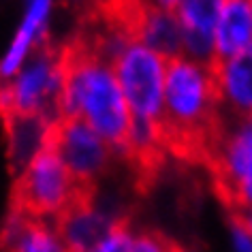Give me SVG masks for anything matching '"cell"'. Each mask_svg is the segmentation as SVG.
Listing matches in <instances>:
<instances>
[{
	"label": "cell",
	"mask_w": 252,
	"mask_h": 252,
	"mask_svg": "<svg viewBox=\"0 0 252 252\" xmlns=\"http://www.w3.org/2000/svg\"><path fill=\"white\" fill-rule=\"evenodd\" d=\"M158 133L167 154L207 165L224 135L222 98L210 66L184 56L167 60Z\"/></svg>",
	"instance_id": "6da1fadb"
},
{
	"label": "cell",
	"mask_w": 252,
	"mask_h": 252,
	"mask_svg": "<svg viewBox=\"0 0 252 252\" xmlns=\"http://www.w3.org/2000/svg\"><path fill=\"white\" fill-rule=\"evenodd\" d=\"M60 116L81 118L124 158L130 139V111L116 71L79 32L60 47Z\"/></svg>",
	"instance_id": "7a4b0ae2"
},
{
	"label": "cell",
	"mask_w": 252,
	"mask_h": 252,
	"mask_svg": "<svg viewBox=\"0 0 252 252\" xmlns=\"http://www.w3.org/2000/svg\"><path fill=\"white\" fill-rule=\"evenodd\" d=\"M92 184H81L60 160L58 152L43 141V148L15 178L11 192V212L32 218H56L71 205V201Z\"/></svg>",
	"instance_id": "3957f363"
},
{
	"label": "cell",
	"mask_w": 252,
	"mask_h": 252,
	"mask_svg": "<svg viewBox=\"0 0 252 252\" xmlns=\"http://www.w3.org/2000/svg\"><path fill=\"white\" fill-rule=\"evenodd\" d=\"M58 98L60 47L43 36L30 60L15 73V79H0V116L15 111L54 122L60 118Z\"/></svg>",
	"instance_id": "277c9868"
},
{
	"label": "cell",
	"mask_w": 252,
	"mask_h": 252,
	"mask_svg": "<svg viewBox=\"0 0 252 252\" xmlns=\"http://www.w3.org/2000/svg\"><path fill=\"white\" fill-rule=\"evenodd\" d=\"M224 113V111H222ZM218 194L239 212L252 205V118L224 113V135L207 160Z\"/></svg>",
	"instance_id": "5b68a950"
},
{
	"label": "cell",
	"mask_w": 252,
	"mask_h": 252,
	"mask_svg": "<svg viewBox=\"0 0 252 252\" xmlns=\"http://www.w3.org/2000/svg\"><path fill=\"white\" fill-rule=\"evenodd\" d=\"M165 68L167 60L143 45H130L120 56L113 71L133 120L160 122Z\"/></svg>",
	"instance_id": "8992f818"
},
{
	"label": "cell",
	"mask_w": 252,
	"mask_h": 252,
	"mask_svg": "<svg viewBox=\"0 0 252 252\" xmlns=\"http://www.w3.org/2000/svg\"><path fill=\"white\" fill-rule=\"evenodd\" d=\"M45 141L58 152L60 160L81 184L96 186V180L109 169L113 150L81 118L60 116L49 124Z\"/></svg>",
	"instance_id": "52a82bcc"
},
{
	"label": "cell",
	"mask_w": 252,
	"mask_h": 252,
	"mask_svg": "<svg viewBox=\"0 0 252 252\" xmlns=\"http://www.w3.org/2000/svg\"><path fill=\"white\" fill-rule=\"evenodd\" d=\"M118 218L96 205V188H86L60 216L54 218V226L66 252H92Z\"/></svg>",
	"instance_id": "ba28073f"
},
{
	"label": "cell",
	"mask_w": 252,
	"mask_h": 252,
	"mask_svg": "<svg viewBox=\"0 0 252 252\" xmlns=\"http://www.w3.org/2000/svg\"><path fill=\"white\" fill-rule=\"evenodd\" d=\"M224 0H182L175 20L182 30L184 58L210 66L214 58V30Z\"/></svg>",
	"instance_id": "9c48e42d"
},
{
	"label": "cell",
	"mask_w": 252,
	"mask_h": 252,
	"mask_svg": "<svg viewBox=\"0 0 252 252\" xmlns=\"http://www.w3.org/2000/svg\"><path fill=\"white\" fill-rule=\"evenodd\" d=\"M222 98V111L237 120L252 118V43L222 64H210Z\"/></svg>",
	"instance_id": "30bf717a"
},
{
	"label": "cell",
	"mask_w": 252,
	"mask_h": 252,
	"mask_svg": "<svg viewBox=\"0 0 252 252\" xmlns=\"http://www.w3.org/2000/svg\"><path fill=\"white\" fill-rule=\"evenodd\" d=\"M0 252H66L54 224L9 212L0 231Z\"/></svg>",
	"instance_id": "8fae6325"
},
{
	"label": "cell",
	"mask_w": 252,
	"mask_h": 252,
	"mask_svg": "<svg viewBox=\"0 0 252 252\" xmlns=\"http://www.w3.org/2000/svg\"><path fill=\"white\" fill-rule=\"evenodd\" d=\"M0 122H2L4 135H7L11 171L20 175L28 167V162L36 156V152L43 148L45 133L52 122L41 116H24V113L15 111L2 113Z\"/></svg>",
	"instance_id": "7c38bea8"
},
{
	"label": "cell",
	"mask_w": 252,
	"mask_h": 252,
	"mask_svg": "<svg viewBox=\"0 0 252 252\" xmlns=\"http://www.w3.org/2000/svg\"><path fill=\"white\" fill-rule=\"evenodd\" d=\"M252 43L250 0H224L214 30V58L210 64H222Z\"/></svg>",
	"instance_id": "4fadbf2b"
},
{
	"label": "cell",
	"mask_w": 252,
	"mask_h": 252,
	"mask_svg": "<svg viewBox=\"0 0 252 252\" xmlns=\"http://www.w3.org/2000/svg\"><path fill=\"white\" fill-rule=\"evenodd\" d=\"M139 45L152 49V52L162 56L165 60L184 56V52H182V30H180V24L175 20V15L156 7L152 2V7L148 11V17H146V24H143V30H141Z\"/></svg>",
	"instance_id": "5bb4252c"
},
{
	"label": "cell",
	"mask_w": 252,
	"mask_h": 252,
	"mask_svg": "<svg viewBox=\"0 0 252 252\" xmlns=\"http://www.w3.org/2000/svg\"><path fill=\"white\" fill-rule=\"evenodd\" d=\"M49 4H52V0H32V2H30L28 15L22 24L20 32L15 36L13 45H11L7 56H4V60L0 62V79H9L11 75H15L22 68L24 60H26V54L30 49V43L34 41L41 24L45 22Z\"/></svg>",
	"instance_id": "9a60e30c"
},
{
	"label": "cell",
	"mask_w": 252,
	"mask_h": 252,
	"mask_svg": "<svg viewBox=\"0 0 252 252\" xmlns=\"http://www.w3.org/2000/svg\"><path fill=\"white\" fill-rule=\"evenodd\" d=\"M133 235L128 220L118 218L116 224L109 229V233L94 246L92 252H130V244H133Z\"/></svg>",
	"instance_id": "2e32d148"
},
{
	"label": "cell",
	"mask_w": 252,
	"mask_h": 252,
	"mask_svg": "<svg viewBox=\"0 0 252 252\" xmlns=\"http://www.w3.org/2000/svg\"><path fill=\"white\" fill-rule=\"evenodd\" d=\"M130 252H178V248L165 235L156 231H141L133 235Z\"/></svg>",
	"instance_id": "e0dca14e"
},
{
	"label": "cell",
	"mask_w": 252,
	"mask_h": 252,
	"mask_svg": "<svg viewBox=\"0 0 252 252\" xmlns=\"http://www.w3.org/2000/svg\"><path fill=\"white\" fill-rule=\"evenodd\" d=\"M231 248L233 252H252V231L239 220H233L231 226Z\"/></svg>",
	"instance_id": "ac0fdd59"
},
{
	"label": "cell",
	"mask_w": 252,
	"mask_h": 252,
	"mask_svg": "<svg viewBox=\"0 0 252 252\" xmlns=\"http://www.w3.org/2000/svg\"><path fill=\"white\" fill-rule=\"evenodd\" d=\"M235 220H239L242 224H246L248 229L252 231V205L250 207H244V210L235 212Z\"/></svg>",
	"instance_id": "d6986e66"
},
{
	"label": "cell",
	"mask_w": 252,
	"mask_h": 252,
	"mask_svg": "<svg viewBox=\"0 0 252 252\" xmlns=\"http://www.w3.org/2000/svg\"><path fill=\"white\" fill-rule=\"evenodd\" d=\"M152 2L156 4V7L169 11V13H175V9L182 4V0H152Z\"/></svg>",
	"instance_id": "ffe728a7"
},
{
	"label": "cell",
	"mask_w": 252,
	"mask_h": 252,
	"mask_svg": "<svg viewBox=\"0 0 252 252\" xmlns=\"http://www.w3.org/2000/svg\"><path fill=\"white\" fill-rule=\"evenodd\" d=\"M250 4H252V0H250Z\"/></svg>",
	"instance_id": "44dd1931"
},
{
	"label": "cell",
	"mask_w": 252,
	"mask_h": 252,
	"mask_svg": "<svg viewBox=\"0 0 252 252\" xmlns=\"http://www.w3.org/2000/svg\"><path fill=\"white\" fill-rule=\"evenodd\" d=\"M178 252H180V250H178Z\"/></svg>",
	"instance_id": "7402d4cb"
}]
</instances>
